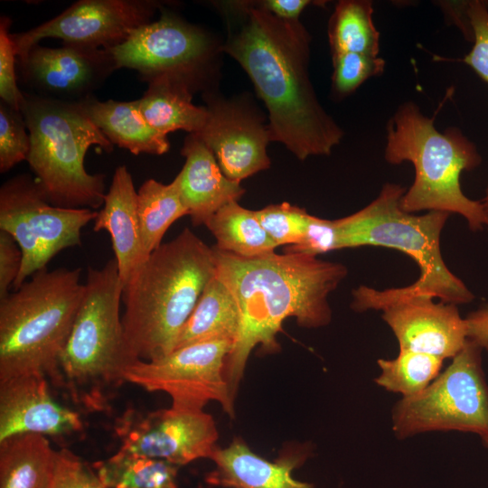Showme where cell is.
<instances>
[{"label":"cell","mask_w":488,"mask_h":488,"mask_svg":"<svg viewBox=\"0 0 488 488\" xmlns=\"http://www.w3.org/2000/svg\"><path fill=\"white\" fill-rule=\"evenodd\" d=\"M221 50L248 73L268 111L271 140L298 159L329 155L343 131L319 102L309 77L311 37L299 20L277 18L253 1L222 4Z\"/></svg>","instance_id":"obj_1"},{"label":"cell","mask_w":488,"mask_h":488,"mask_svg":"<svg viewBox=\"0 0 488 488\" xmlns=\"http://www.w3.org/2000/svg\"><path fill=\"white\" fill-rule=\"evenodd\" d=\"M215 274L235 298L239 331L225 365V378L235 399L251 351L279 350L277 334L283 322L318 328L331 323L329 295L347 276V267L314 256L275 251L244 258L213 247Z\"/></svg>","instance_id":"obj_2"},{"label":"cell","mask_w":488,"mask_h":488,"mask_svg":"<svg viewBox=\"0 0 488 488\" xmlns=\"http://www.w3.org/2000/svg\"><path fill=\"white\" fill-rule=\"evenodd\" d=\"M215 269L213 248L185 228L134 272L123 289L122 324L136 360H155L174 350Z\"/></svg>","instance_id":"obj_3"},{"label":"cell","mask_w":488,"mask_h":488,"mask_svg":"<svg viewBox=\"0 0 488 488\" xmlns=\"http://www.w3.org/2000/svg\"><path fill=\"white\" fill-rule=\"evenodd\" d=\"M384 158L390 164L408 162L415 178L400 199L408 212L443 211L465 218L473 231L488 230V211L481 200L468 198L460 183L465 171L482 163L476 145L457 127L439 132L435 117L425 116L413 101L400 104L386 125Z\"/></svg>","instance_id":"obj_4"},{"label":"cell","mask_w":488,"mask_h":488,"mask_svg":"<svg viewBox=\"0 0 488 488\" xmlns=\"http://www.w3.org/2000/svg\"><path fill=\"white\" fill-rule=\"evenodd\" d=\"M124 285L115 258L88 268L84 296L61 352L54 384L89 411L104 410L136 360L120 317Z\"/></svg>","instance_id":"obj_5"},{"label":"cell","mask_w":488,"mask_h":488,"mask_svg":"<svg viewBox=\"0 0 488 488\" xmlns=\"http://www.w3.org/2000/svg\"><path fill=\"white\" fill-rule=\"evenodd\" d=\"M80 269H42L0 299V380L40 373L53 383L85 284Z\"/></svg>","instance_id":"obj_6"},{"label":"cell","mask_w":488,"mask_h":488,"mask_svg":"<svg viewBox=\"0 0 488 488\" xmlns=\"http://www.w3.org/2000/svg\"><path fill=\"white\" fill-rule=\"evenodd\" d=\"M21 111L31 138L26 161L48 202L70 209L103 205L105 175L89 174L84 158L91 145L111 152L114 145L78 103L23 92Z\"/></svg>","instance_id":"obj_7"},{"label":"cell","mask_w":488,"mask_h":488,"mask_svg":"<svg viewBox=\"0 0 488 488\" xmlns=\"http://www.w3.org/2000/svg\"><path fill=\"white\" fill-rule=\"evenodd\" d=\"M405 192L400 184L387 183L367 206L338 219L340 249L376 246L401 251L417 263L419 276L411 285L398 287L399 292L456 305L472 302L474 295L450 271L441 253V232L450 214L405 211L400 206Z\"/></svg>","instance_id":"obj_8"},{"label":"cell","mask_w":488,"mask_h":488,"mask_svg":"<svg viewBox=\"0 0 488 488\" xmlns=\"http://www.w3.org/2000/svg\"><path fill=\"white\" fill-rule=\"evenodd\" d=\"M483 348L467 339L449 366L422 391L399 399L391 412L399 439L435 431L488 436V384Z\"/></svg>","instance_id":"obj_9"},{"label":"cell","mask_w":488,"mask_h":488,"mask_svg":"<svg viewBox=\"0 0 488 488\" xmlns=\"http://www.w3.org/2000/svg\"><path fill=\"white\" fill-rule=\"evenodd\" d=\"M98 211L61 208L48 202L35 178L16 175L0 189V230L9 233L23 253L15 288L46 268L59 252L80 245L81 230Z\"/></svg>","instance_id":"obj_10"},{"label":"cell","mask_w":488,"mask_h":488,"mask_svg":"<svg viewBox=\"0 0 488 488\" xmlns=\"http://www.w3.org/2000/svg\"><path fill=\"white\" fill-rule=\"evenodd\" d=\"M159 10L158 20L140 26L108 50L117 69L135 70L146 82L166 76L187 82L194 92L208 91L221 47L199 26L162 6Z\"/></svg>","instance_id":"obj_11"},{"label":"cell","mask_w":488,"mask_h":488,"mask_svg":"<svg viewBox=\"0 0 488 488\" xmlns=\"http://www.w3.org/2000/svg\"><path fill=\"white\" fill-rule=\"evenodd\" d=\"M232 347L233 343L226 340L180 347L155 360L135 361L126 371L125 380L147 391L165 392L174 409L202 411L206 404L217 401L234 418L235 399L225 378Z\"/></svg>","instance_id":"obj_12"},{"label":"cell","mask_w":488,"mask_h":488,"mask_svg":"<svg viewBox=\"0 0 488 488\" xmlns=\"http://www.w3.org/2000/svg\"><path fill=\"white\" fill-rule=\"evenodd\" d=\"M434 299L405 295L398 287L378 290L361 285L353 290L351 306L356 312L381 311L399 350L453 359L467 341L466 323L456 305Z\"/></svg>","instance_id":"obj_13"},{"label":"cell","mask_w":488,"mask_h":488,"mask_svg":"<svg viewBox=\"0 0 488 488\" xmlns=\"http://www.w3.org/2000/svg\"><path fill=\"white\" fill-rule=\"evenodd\" d=\"M161 4L153 0H80L52 19L26 32L11 33L16 58L44 38L64 44L109 50L151 22Z\"/></svg>","instance_id":"obj_14"},{"label":"cell","mask_w":488,"mask_h":488,"mask_svg":"<svg viewBox=\"0 0 488 488\" xmlns=\"http://www.w3.org/2000/svg\"><path fill=\"white\" fill-rule=\"evenodd\" d=\"M114 428L121 441L120 450L179 466L211 459L219 437L210 414L173 408L145 413L127 409L117 418Z\"/></svg>","instance_id":"obj_15"},{"label":"cell","mask_w":488,"mask_h":488,"mask_svg":"<svg viewBox=\"0 0 488 488\" xmlns=\"http://www.w3.org/2000/svg\"><path fill=\"white\" fill-rule=\"evenodd\" d=\"M203 99L208 118L196 135L212 151L224 175L240 183L269 168L267 146L272 140L268 124L243 99H228L212 89L203 92Z\"/></svg>","instance_id":"obj_16"},{"label":"cell","mask_w":488,"mask_h":488,"mask_svg":"<svg viewBox=\"0 0 488 488\" xmlns=\"http://www.w3.org/2000/svg\"><path fill=\"white\" fill-rule=\"evenodd\" d=\"M21 79L34 94L78 102L99 88L117 70L108 50L64 44H36L17 58Z\"/></svg>","instance_id":"obj_17"},{"label":"cell","mask_w":488,"mask_h":488,"mask_svg":"<svg viewBox=\"0 0 488 488\" xmlns=\"http://www.w3.org/2000/svg\"><path fill=\"white\" fill-rule=\"evenodd\" d=\"M82 427L76 411L52 397L45 375L31 373L0 380V441L21 434L68 436Z\"/></svg>","instance_id":"obj_18"},{"label":"cell","mask_w":488,"mask_h":488,"mask_svg":"<svg viewBox=\"0 0 488 488\" xmlns=\"http://www.w3.org/2000/svg\"><path fill=\"white\" fill-rule=\"evenodd\" d=\"M309 455V447L298 446L269 461L236 437L224 448L217 446L211 457L214 467L205 476V482L216 488H314L312 483L293 476Z\"/></svg>","instance_id":"obj_19"},{"label":"cell","mask_w":488,"mask_h":488,"mask_svg":"<svg viewBox=\"0 0 488 488\" xmlns=\"http://www.w3.org/2000/svg\"><path fill=\"white\" fill-rule=\"evenodd\" d=\"M185 163L176 175L182 199L194 226L205 225L224 205L238 202L245 190L222 173L212 151L196 134L182 148Z\"/></svg>","instance_id":"obj_20"},{"label":"cell","mask_w":488,"mask_h":488,"mask_svg":"<svg viewBox=\"0 0 488 488\" xmlns=\"http://www.w3.org/2000/svg\"><path fill=\"white\" fill-rule=\"evenodd\" d=\"M95 231L107 230L111 238L123 285L147 259L143 251L137 213V191L125 165L118 166L105 195L103 208L94 220Z\"/></svg>","instance_id":"obj_21"},{"label":"cell","mask_w":488,"mask_h":488,"mask_svg":"<svg viewBox=\"0 0 488 488\" xmlns=\"http://www.w3.org/2000/svg\"><path fill=\"white\" fill-rule=\"evenodd\" d=\"M83 113L113 144L132 154L160 155L170 148L167 136L155 130L134 101L98 100L93 95L77 102Z\"/></svg>","instance_id":"obj_22"},{"label":"cell","mask_w":488,"mask_h":488,"mask_svg":"<svg viewBox=\"0 0 488 488\" xmlns=\"http://www.w3.org/2000/svg\"><path fill=\"white\" fill-rule=\"evenodd\" d=\"M147 84L138 104L143 117L155 130L165 136L175 130L189 134L202 132L208 118V109L192 102L194 90L187 82L164 76Z\"/></svg>","instance_id":"obj_23"},{"label":"cell","mask_w":488,"mask_h":488,"mask_svg":"<svg viewBox=\"0 0 488 488\" xmlns=\"http://www.w3.org/2000/svg\"><path fill=\"white\" fill-rule=\"evenodd\" d=\"M57 450L46 436L21 434L0 441V488H48Z\"/></svg>","instance_id":"obj_24"},{"label":"cell","mask_w":488,"mask_h":488,"mask_svg":"<svg viewBox=\"0 0 488 488\" xmlns=\"http://www.w3.org/2000/svg\"><path fill=\"white\" fill-rule=\"evenodd\" d=\"M239 323V311L234 296L214 274L185 323L174 350L209 341L226 340L234 344Z\"/></svg>","instance_id":"obj_25"},{"label":"cell","mask_w":488,"mask_h":488,"mask_svg":"<svg viewBox=\"0 0 488 488\" xmlns=\"http://www.w3.org/2000/svg\"><path fill=\"white\" fill-rule=\"evenodd\" d=\"M217 240L218 249L244 258L273 252L277 245L263 229L257 211L238 202L221 207L205 224Z\"/></svg>","instance_id":"obj_26"},{"label":"cell","mask_w":488,"mask_h":488,"mask_svg":"<svg viewBox=\"0 0 488 488\" xmlns=\"http://www.w3.org/2000/svg\"><path fill=\"white\" fill-rule=\"evenodd\" d=\"M137 213L143 251L145 258L162 244L169 227L189 215L174 178L168 184L155 179L146 180L137 191Z\"/></svg>","instance_id":"obj_27"},{"label":"cell","mask_w":488,"mask_h":488,"mask_svg":"<svg viewBox=\"0 0 488 488\" xmlns=\"http://www.w3.org/2000/svg\"><path fill=\"white\" fill-rule=\"evenodd\" d=\"M108 488H178L179 465L118 450L92 465Z\"/></svg>","instance_id":"obj_28"},{"label":"cell","mask_w":488,"mask_h":488,"mask_svg":"<svg viewBox=\"0 0 488 488\" xmlns=\"http://www.w3.org/2000/svg\"><path fill=\"white\" fill-rule=\"evenodd\" d=\"M370 0H341L328 23L331 54L355 52L379 56L380 32L373 22Z\"/></svg>","instance_id":"obj_29"},{"label":"cell","mask_w":488,"mask_h":488,"mask_svg":"<svg viewBox=\"0 0 488 488\" xmlns=\"http://www.w3.org/2000/svg\"><path fill=\"white\" fill-rule=\"evenodd\" d=\"M444 360L407 350H399L396 358L377 361L380 374L375 383L402 398L413 396L426 389L439 374Z\"/></svg>","instance_id":"obj_30"},{"label":"cell","mask_w":488,"mask_h":488,"mask_svg":"<svg viewBox=\"0 0 488 488\" xmlns=\"http://www.w3.org/2000/svg\"><path fill=\"white\" fill-rule=\"evenodd\" d=\"M332 94L340 99L354 92L367 80L381 75L385 61L379 56L355 52L332 55Z\"/></svg>","instance_id":"obj_31"},{"label":"cell","mask_w":488,"mask_h":488,"mask_svg":"<svg viewBox=\"0 0 488 488\" xmlns=\"http://www.w3.org/2000/svg\"><path fill=\"white\" fill-rule=\"evenodd\" d=\"M263 229L277 246H292L303 239L310 214L288 202L271 204L257 211Z\"/></svg>","instance_id":"obj_32"},{"label":"cell","mask_w":488,"mask_h":488,"mask_svg":"<svg viewBox=\"0 0 488 488\" xmlns=\"http://www.w3.org/2000/svg\"><path fill=\"white\" fill-rule=\"evenodd\" d=\"M21 110L0 102V172L27 160L31 138Z\"/></svg>","instance_id":"obj_33"},{"label":"cell","mask_w":488,"mask_h":488,"mask_svg":"<svg viewBox=\"0 0 488 488\" xmlns=\"http://www.w3.org/2000/svg\"><path fill=\"white\" fill-rule=\"evenodd\" d=\"M467 14L473 32V46L462 61L488 84V2L468 1Z\"/></svg>","instance_id":"obj_34"},{"label":"cell","mask_w":488,"mask_h":488,"mask_svg":"<svg viewBox=\"0 0 488 488\" xmlns=\"http://www.w3.org/2000/svg\"><path fill=\"white\" fill-rule=\"evenodd\" d=\"M48 488H108L93 467L67 448L57 450L53 474Z\"/></svg>","instance_id":"obj_35"},{"label":"cell","mask_w":488,"mask_h":488,"mask_svg":"<svg viewBox=\"0 0 488 488\" xmlns=\"http://www.w3.org/2000/svg\"><path fill=\"white\" fill-rule=\"evenodd\" d=\"M11 19L0 18V98L11 108L21 110L23 92L17 85L15 72L16 54L10 33Z\"/></svg>","instance_id":"obj_36"},{"label":"cell","mask_w":488,"mask_h":488,"mask_svg":"<svg viewBox=\"0 0 488 488\" xmlns=\"http://www.w3.org/2000/svg\"><path fill=\"white\" fill-rule=\"evenodd\" d=\"M337 249H340L337 220H325L310 214L303 239L296 245L287 246L285 253L316 257Z\"/></svg>","instance_id":"obj_37"},{"label":"cell","mask_w":488,"mask_h":488,"mask_svg":"<svg viewBox=\"0 0 488 488\" xmlns=\"http://www.w3.org/2000/svg\"><path fill=\"white\" fill-rule=\"evenodd\" d=\"M23 263V253L15 239L0 230V299L14 286Z\"/></svg>","instance_id":"obj_38"},{"label":"cell","mask_w":488,"mask_h":488,"mask_svg":"<svg viewBox=\"0 0 488 488\" xmlns=\"http://www.w3.org/2000/svg\"><path fill=\"white\" fill-rule=\"evenodd\" d=\"M260 5L273 15L282 20H299L303 10L311 5H324V1L310 0H266L258 1Z\"/></svg>","instance_id":"obj_39"},{"label":"cell","mask_w":488,"mask_h":488,"mask_svg":"<svg viewBox=\"0 0 488 488\" xmlns=\"http://www.w3.org/2000/svg\"><path fill=\"white\" fill-rule=\"evenodd\" d=\"M465 320L467 339L474 341L488 352V304L469 313Z\"/></svg>","instance_id":"obj_40"},{"label":"cell","mask_w":488,"mask_h":488,"mask_svg":"<svg viewBox=\"0 0 488 488\" xmlns=\"http://www.w3.org/2000/svg\"><path fill=\"white\" fill-rule=\"evenodd\" d=\"M446 17L463 33L467 41L473 42V32L467 14L468 1H445L439 5Z\"/></svg>","instance_id":"obj_41"},{"label":"cell","mask_w":488,"mask_h":488,"mask_svg":"<svg viewBox=\"0 0 488 488\" xmlns=\"http://www.w3.org/2000/svg\"><path fill=\"white\" fill-rule=\"evenodd\" d=\"M481 202L483 204L484 208L486 209V211H488V183L486 185V188H485V191H484V195L483 197L481 199Z\"/></svg>","instance_id":"obj_42"},{"label":"cell","mask_w":488,"mask_h":488,"mask_svg":"<svg viewBox=\"0 0 488 488\" xmlns=\"http://www.w3.org/2000/svg\"><path fill=\"white\" fill-rule=\"evenodd\" d=\"M481 438L484 446L488 448V436H482Z\"/></svg>","instance_id":"obj_43"}]
</instances>
